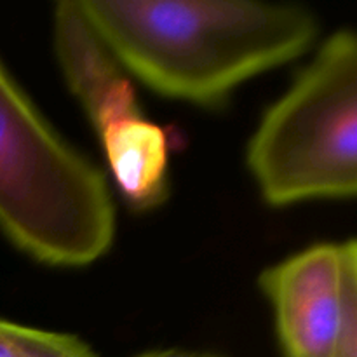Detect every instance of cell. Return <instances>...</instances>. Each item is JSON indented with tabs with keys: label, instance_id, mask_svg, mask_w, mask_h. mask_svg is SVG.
<instances>
[{
	"label": "cell",
	"instance_id": "7",
	"mask_svg": "<svg viewBox=\"0 0 357 357\" xmlns=\"http://www.w3.org/2000/svg\"><path fill=\"white\" fill-rule=\"evenodd\" d=\"M136 357H209V356H197V354H183V352H146V354Z\"/></svg>",
	"mask_w": 357,
	"mask_h": 357
},
{
	"label": "cell",
	"instance_id": "5",
	"mask_svg": "<svg viewBox=\"0 0 357 357\" xmlns=\"http://www.w3.org/2000/svg\"><path fill=\"white\" fill-rule=\"evenodd\" d=\"M54 51L65 82L84 108L98 138L145 117L129 73L87 21L79 0H63L52 13Z\"/></svg>",
	"mask_w": 357,
	"mask_h": 357
},
{
	"label": "cell",
	"instance_id": "4",
	"mask_svg": "<svg viewBox=\"0 0 357 357\" xmlns=\"http://www.w3.org/2000/svg\"><path fill=\"white\" fill-rule=\"evenodd\" d=\"M284 357L357 354V246L321 243L261 272Z\"/></svg>",
	"mask_w": 357,
	"mask_h": 357
},
{
	"label": "cell",
	"instance_id": "8",
	"mask_svg": "<svg viewBox=\"0 0 357 357\" xmlns=\"http://www.w3.org/2000/svg\"><path fill=\"white\" fill-rule=\"evenodd\" d=\"M342 357H357V354H347V356H342Z\"/></svg>",
	"mask_w": 357,
	"mask_h": 357
},
{
	"label": "cell",
	"instance_id": "3",
	"mask_svg": "<svg viewBox=\"0 0 357 357\" xmlns=\"http://www.w3.org/2000/svg\"><path fill=\"white\" fill-rule=\"evenodd\" d=\"M261 199L274 208L357 194V38L338 28L272 103L246 149Z\"/></svg>",
	"mask_w": 357,
	"mask_h": 357
},
{
	"label": "cell",
	"instance_id": "6",
	"mask_svg": "<svg viewBox=\"0 0 357 357\" xmlns=\"http://www.w3.org/2000/svg\"><path fill=\"white\" fill-rule=\"evenodd\" d=\"M0 357H98L80 338L0 319Z\"/></svg>",
	"mask_w": 357,
	"mask_h": 357
},
{
	"label": "cell",
	"instance_id": "1",
	"mask_svg": "<svg viewBox=\"0 0 357 357\" xmlns=\"http://www.w3.org/2000/svg\"><path fill=\"white\" fill-rule=\"evenodd\" d=\"M129 75L171 100L216 107L246 80L305 54L319 23L296 3L79 0Z\"/></svg>",
	"mask_w": 357,
	"mask_h": 357
},
{
	"label": "cell",
	"instance_id": "2",
	"mask_svg": "<svg viewBox=\"0 0 357 357\" xmlns=\"http://www.w3.org/2000/svg\"><path fill=\"white\" fill-rule=\"evenodd\" d=\"M0 232L49 267L79 268L117 232L105 174L38 112L0 63Z\"/></svg>",
	"mask_w": 357,
	"mask_h": 357
}]
</instances>
